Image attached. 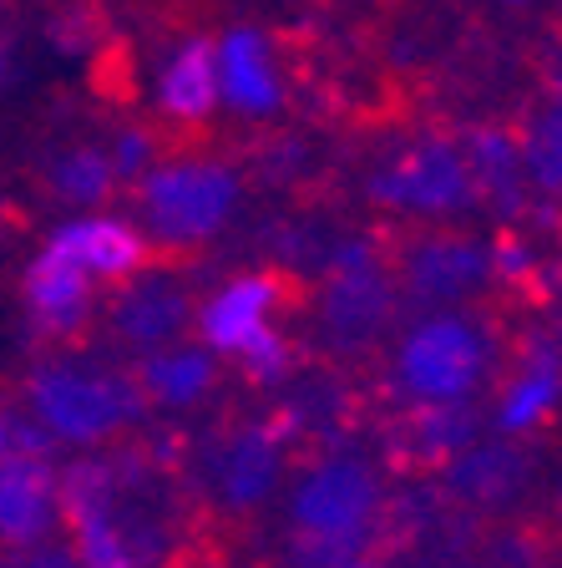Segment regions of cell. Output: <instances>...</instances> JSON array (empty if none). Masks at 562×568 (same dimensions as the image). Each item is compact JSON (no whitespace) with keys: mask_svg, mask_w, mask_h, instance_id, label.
Wrapping results in <instances>:
<instances>
[{"mask_svg":"<svg viewBox=\"0 0 562 568\" xmlns=\"http://www.w3.org/2000/svg\"><path fill=\"white\" fill-rule=\"evenodd\" d=\"M502 341L507 335L492 315V300L431 310L416 325H406V335L390 345L386 366L365 376L370 406L400 412V406L481 402L492 390Z\"/></svg>","mask_w":562,"mask_h":568,"instance_id":"obj_1","label":"cell"},{"mask_svg":"<svg viewBox=\"0 0 562 568\" xmlns=\"http://www.w3.org/2000/svg\"><path fill=\"white\" fill-rule=\"evenodd\" d=\"M294 442L274 406L218 412L198 437H183V483L213 532H244L289 477Z\"/></svg>","mask_w":562,"mask_h":568,"instance_id":"obj_2","label":"cell"},{"mask_svg":"<svg viewBox=\"0 0 562 568\" xmlns=\"http://www.w3.org/2000/svg\"><path fill=\"white\" fill-rule=\"evenodd\" d=\"M400 320V295L390 280L386 248L380 234L350 239V244L329 248V264L315 284L309 300L299 310V361H319L335 371H355L370 376L386 355V341Z\"/></svg>","mask_w":562,"mask_h":568,"instance_id":"obj_3","label":"cell"},{"mask_svg":"<svg viewBox=\"0 0 562 568\" xmlns=\"http://www.w3.org/2000/svg\"><path fill=\"white\" fill-rule=\"evenodd\" d=\"M289 564L294 568H340L355 554H375V523L386 508L380 467L350 452H305L289 462Z\"/></svg>","mask_w":562,"mask_h":568,"instance_id":"obj_4","label":"cell"},{"mask_svg":"<svg viewBox=\"0 0 562 568\" xmlns=\"http://www.w3.org/2000/svg\"><path fill=\"white\" fill-rule=\"evenodd\" d=\"M122 199L132 203L127 224L163 254L198 260L203 248L234 224L244 203V173L234 158L208 153V148H173L157 158L137 183H127Z\"/></svg>","mask_w":562,"mask_h":568,"instance_id":"obj_5","label":"cell"},{"mask_svg":"<svg viewBox=\"0 0 562 568\" xmlns=\"http://www.w3.org/2000/svg\"><path fill=\"white\" fill-rule=\"evenodd\" d=\"M16 402L51 442L82 452L122 447L147 422V406L137 402L127 366H86L71 355L35 361L16 386Z\"/></svg>","mask_w":562,"mask_h":568,"instance_id":"obj_6","label":"cell"},{"mask_svg":"<svg viewBox=\"0 0 562 568\" xmlns=\"http://www.w3.org/2000/svg\"><path fill=\"white\" fill-rule=\"evenodd\" d=\"M390 280H396L400 310H451L492 300L497 270H492V239L471 234L467 224H410V229H380Z\"/></svg>","mask_w":562,"mask_h":568,"instance_id":"obj_7","label":"cell"},{"mask_svg":"<svg viewBox=\"0 0 562 568\" xmlns=\"http://www.w3.org/2000/svg\"><path fill=\"white\" fill-rule=\"evenodd\" d=\"M365 199L406 224H467L481 209L457 132H416L370 173Z\"/></svg>","mask_w":562,"mask_h":568,"instance_id":"obj_8","label":"cell"},{"mask_svg":"<svg viewBox=\"0 0 562 568\" xmlns=\"http://www.w3.org/2000/svg\"><path fill=\"white\" fill-rule=\"evenodd\" d=\"M193 264L198 260L157 254L147 270L112 284L102 295V305H96V335L127 355H147V351H163V345L193 341L198 335V305H203V295L187 280Z\"/></svg>","mask_w":562,"mask_h":568,"instance_id":"obj_9","label":"cell"},{"mask_svg":"<svg viewBox=\"0 0 562 568\" xmlns=\"http://www.w3.org/2000/svg\"><path fill=\"white\" fill-rule=\"evenodd\" d=\"M492 422L502 437H538L562 412V345L552 335H507L492 376Z\"/></svg>","mask_w":562,"mask_h":568,"instance_id":"obj_10","label":"cell"},{"mask_svg":"<svg viewBox=\"0 0 562 568\" xmlns=\"http://www.w3.org/2000/svg\"><path fill=\"white\" fill-rule=\"evenodd\" d=\"M431 483H436V497L457 518H477V523L502 518L517 497L528 493L532 452L522 437H502V432L492 442L477 437L467 452H457V457L446 462Z\"/></svg>","mask_w":562,"mask_h":568,"instance_id":"obj_11","label":"cell"},{"mask_svg":"<svg viewBox=\"0 0 562 568\" xmlns=\"http://www.w3.org/2000/svg\"><path fill=\"white\" fill-rule=\"evenodd\" d=\"M127 376L137 402L147 406V416H183V412H203L223 396V386L234 381V366L213 351L208 341H177L163 351L132 355Z\"/></svg>","mask_w":562,"mask_h":568,"instance_id":"obj_12","label":"cell"},{"mask_svg":"<svg viewBox=\"0 0 562 568\" xmlns=\"http://www.w3.org/2000/svg\"><path fill=\"white\" fill-rule=\"evenodd\" d=\"M481 437V402L461 406H400L380 412V447L396 477H426L431 483L446 462Z\"/></svg>","mask_w":562,"mask_h":568,"instance_id":"obj_13","label":"cell"},{"mask_svg":"<svg viewBox=\"0 0 562 568\" xmlns=\"http://www.w3.org/2000/svg\"><path fill=\"white\" fill-rule=\"evenodd\" d=\"M213 67H218V102L238 122H269L289 97V71H284L279 41L264 26H228L213 41Z\"/></svg>","mask_w":562,"mask_h":568,"instance_id":"obj_14","label":"cell"},{"mask_svg":"<svg viewBox=\"0 0 562 568\" xmlns=\"http://www.w3.org/2000/svg\"><path fill=\"white\" fill-rule=\"evenodd\" d=\"M517 153L528 168L538 209H552L562 199V47H552L538 67V92L512 122Z\"/></svg>","mask_w":562,"mask_h":568,"instance_id":"obj_15","label":"cell"},{"mask_svg":"<svg viewBox=\"0 0 562 568\" xmlns=\"http://www.w3.org/2000/svg\"><path fill=\"white\" fill-rule=\"evenodd\" d=\"M461 153H467L481 209L497 213V224L517 229L522 219H532L538 199H532L528 168H522V153H517L512 122H481V128L461 132Z\"/></svg>","mask_w":562,"mask_h":568,"instance_id":"obj_16","label":"cell"},{"mask_svg":"<svg viewBox=\"0 0 562 568\" xmlns=\"http://www.w3.org/2000/svg\"><path fill=\"white\" fill-rule=\"evenodd\" d=\"M61 528L51 457L0 452V548H35Z\"/></svg>","mask_w":562,"mask_h":568,"instance_id":"obj_17","label":"cell"},{"mask_svg":"<svg viewBox=\"0 0 562 568\" xmlns=\"http://www.w3.org/2000/svg\"><path fill=\"white\" fill-rule=\"evenodd\" d=\"M51 244L67 254L76 270L86 274V280H96L102 290H112V284L132 280L137 270H147V264L163 254V248H153L147 239L137 234V229L127 224V219H76V224H67Z\"/></svg>","mask_w":562,"mask_h":568,"instance_id":"obj_18","label":"cell"},{"mask_svg":"<svg viewBox=\"0 0 562 568\" xmlns=\"http://www.w3.org/2000/svg\"><path fill=\"white\" fill-rule=\"evenodd\" d=\"M35 183L47 203L61 209H106L122 199V178L102 142H61L35 163Z\"/></svg>","mask_w":562,"mask_h":568,"instance_id":"obj_19","label":"cell"},{"mask_svg":"<svg viewBox=\"0 0 562 568\" xmlns=\"http://www.w3.org/2000/svg\"><path fill=\"white\" fill-rule=\"evenodd\" d=\"M157 106L177 132H203L218 112V67L208 36H183L157 77Z\"/></svg>","mask_w":562,"mask_h":568,"instance_id":"obj_20","label":"cell"},{"mask_svg":"<svg viewBox=\"0 0 562 568\" xmlns=\"http://www.w3.org/2000/svg\"><path fill=\"white\" fill-rule=\"evenodd\" d=\"M21 568H86L82 558H76V548L67 544V538H47V544H35L21 554Z\"/></svg>","mask_w":562,"mask_h":568,"instance_id":"obj_21","label":"cell"},{"mask_svg":"<svg viewBox=\"0 0 562 568\" xmlns=\"http://www.w3.org/2000/svg\"><path fill=\"white\" fill-rule=\"evenodd\" d=\"M340 568H386L380 558H350V564H340Z\"/></svg>","mask_w":562,"mask_h":568,"instance_id":"obj_22","label":"cell"},{"mask_svg":"<svg viewBox=\"0 0 562 568\" xmlns=\"http://www.w3.org/2000/svg\"><path fill=\"white\" fill-rule=\"evenodd\" d=\"M552 229H558V244H562V199L552 203Z\"/></svg>","mask_w":562,"mask_h":568,"instance_id":"obj_23","label":"cell"},{"mask_svg":"<svg viewBox=\"0 0 562 568\" xmlns=\"http://www.w3.org/2000/svg\"><path fill=\"white\" fill-rule=\"evenodd\" d=\"M0 82H6V47H0Z\"/></svg>","mask_w":562,"mask_h":568,"instance_id":"obj_24","label":"cell"},{"mask_svg":"<svg viewBox=\"0 0 562 568\" xmlns=\"http://www.w3.org/2000/svg\"><path fill=\"white\" fill-rule=\"evenodd\" d=\"M552 6H558V21H562V0H552Z\"/></svg>","mask_w":562,"mask_h":568,"instance_id":"obj_25","label":"cell"},{"mask_svg":"<svg viewBox=\"0 0 562 568\" xmlns=\"http://www.w3.org/2000/svg\"><path fill=\"white\" fill-rule=\"evenodd\" d=\"M507 6H528V0H507Z\"/></svg>","mask_w":562,"mask_h":568,"instance_id":"obj_26","label":"cell"}]
</instances>
